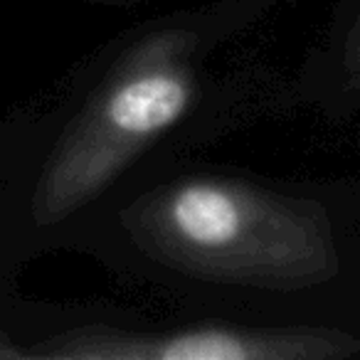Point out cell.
Returning <instances> with one entry per match:
<instances>
[{
    "label": "cell",
    "mask_w": 360,
    "mask_h": 360,
    "mask_svg": "<svg viewBox=\"0 0 360 360\" xmlns=\"http://www.w3.org/2000/svg\"><path fill=\"white\" fill-rule=\"evenodd\" d=\"M291 111L360 126V0H340L299 67L281 79L276 116Z\"/></svg>",
    "instance_id": "cell-4"
},
{
    "label": "cell",
    "mask_w": 360,
    "mask_h": 360,
    "mask_svg": "<svg viewBox=\"0 0 360 360\" xmlns=\"http://www.w3.org/2000/svg\"><path fill=\"white\" fill-rule=\"evenodd\" d=\"M296 3L210 0L109 42L40 155L27 195L30 225L45 235H86L150 175L276 116L284 77L242 45Z\"/></svg>",
    "instance_id": "cell-2"
},
{
    "label": "cell",
    "mask_w": 360,
    "mask_h": 360,
    "mask_svg": "<svg viewBox=\"0 0 360 360\" xmlns=\"http://www.w3.org/2000/svg\"><path fill=\"white\" fill-rule=\"evenodd\" d=\"M106 6H121V8H134V6H146V3H155V0H99Z\"/></svg>",
    "instance_id": "cell-6"
},
{
    "label": "cell",
    "mask_w": 360,
    "mask_h": 360,
    "mask_svg": "<svg viewBox=\"0 0 360 360\" xmlns=\"http://www.w3.org/2000/svg\"><path fill=\"white\" fill-rule=\"evenodd\" d=\"M0 360H30V345L8 333H0Z\"/></svg>",
    "instance_id": "cell-5"
},
{
    "label": "cell",
    "mask_w": 360,
    "mask_h": 360,
    "mask_svg": "<svg viewBox=\"0 0 360 360\" xmlns=\"http://www.w3.org/2000/svg\"><path fill=\"white\" fill-rule=\"evenodd\" d=\"M84 237L180 311L360 321V175L289 178L193 155L131 188Z\"/></svg>",
    "instance_id": "cell-1"
},
{
    "label": "cell",
    "mask_w": 360,
    "mask_h": 360,
    "mask_svg": "<svg viewBox=\"0 0 360 360\" xmlns=\"http://www.w3.org/2000/svg\"><path fill=\"white\" fill-rule=\"evenodd\" d=\"M360 360V321L99 309L30 345V360Z\"/></svg>",
    "instance_id": "cell-3"
}]
</instances>
